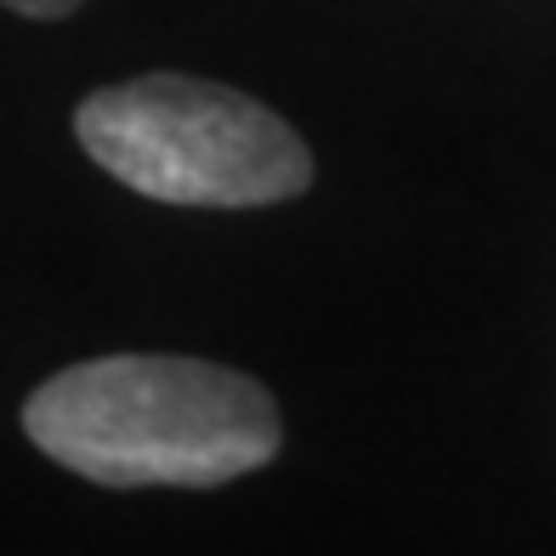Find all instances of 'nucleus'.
I'll use <instances>...</instances> for the list:
<instances>
[{"label":"nucleus","instance_id":"obj_1","mask_svg":"<svg viewBox=\"0 0 556 556\" xmlns=\"http://www.w3.org/2000/svg\"><path fill=\"white\" fill-rule=\"evenodd\" d=\"M23 432L103 489H216L262 471L285 443V420L273 392L239 369L119 352L35 387Z\"/></svg>","mask_w":556,"mask_h":556},{"label":"nucleus","instance_id":"obj_2","mask_svg":"<svg viewBox=\"0 0 556 556\" xmlns=\"http://www.w3.org/2000/svg\"><path fill=\"white\" fill-rule=\"evenodd\" d=\"M74 137L114 182L160 205L250 211L307 193L313 154L273 109L193 74H142L74 109Z\"/></svg>","mask_w":556,"mask_h":556},{"label":"nucleus","instance_id":"obj_3","mask_svg":"<svg viewBox=\"0 0 556 556\" xmlns=\"http://www.w3.org/2000/svg\"><path fill=\"white\" fill-rule=\"evenodd\" d=\"M0 7H12V12H23V17H68L80 0H0Z\"/></svg>","mask_w":556,"mask_h":556}]
</instances>
